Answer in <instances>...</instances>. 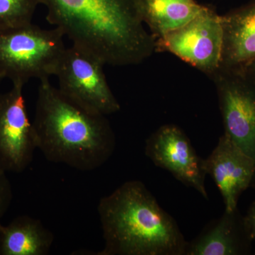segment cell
Here are the masks:
<instances>
[{"mask_svg":"<svg viewBox=\"0 0 255 255\" xmlns=\"http://www.w3.org/2000/svg\"><path fill=\"white\" fill-rule=\"evenodd\" d=\"M12 189L6 172L0 168V225L12 200Z\"/></svg>","mask_w":255,"mask_h":255,"instance_id":"cell-16","label":"cell"},{"mask_svg":"<svg viewBox=\"0 0 255 255\" xmlns=\"http://www.w3.org/2000/svg\"><path fill=\"white\" fill-rule=\"evenodd\" d=\"M33 123L37 148L48 161L78 170L100 168L113 155L116 137L107 116L40 80Z\"/></svg>","mask_w":255,"mask_h":255,"instance_id":"cell-2","label":"cell"},{"mask_svg":"<svg viewBox=\"0 0 255 255\" xmlns=\"http://www.w3.org/2000/svg\"><path fill=\"white\" fill-rule=\"evenodd\" d=\"M105 247L98 255H184L187 241L173 217L138 180L128 181L97 206Z\"/></svg>","mask_w":255,"mask_h":255,"instance_id":"cell-3","label":"cell"},{"mask_svg":"<svg viewBox=\"0 0 255 255\" xmlns=\"http://www.w3.org/2000/svg\"><path fill=\"white\" fill-rule=\"evenodd\" d=\"M204 168L216 183L228 212L238 209L240 196L255 181L254 159L225 134L204 159Z\"/></svg>","mask_w":255,"mask_h":255,"instance_id":"cell-10","label":"cell"},{"mask_svg":"<svg viewBox=\"0 0 255 255\" xmlns=\"http://www.w3.org/2000/svg\"><path fill=\"white\" fill-rule=\"evenodd\" d=\"M40 0H0V28L32 23Z\"/></svg>","mask_w":255,"mask_h":255,"instance_id":"cell-15","label":"cell"},{"mask_svg":"<svg viewBox=\"0 0 255 255\" xmlns=\"http://www.w3.org/2000/svg\"><path fill=\"white\" fill-rule=\"evenodd\" d=\"M105 64L88 52L72 46L65 48L55 77L64 95L105 116L121 107L106 78Z\"/></svg>","mask_w":255,"mask_h":255,"instance_id":"cell-7","label":"cell"},{"mask_svg":"<svg viewBox=\"0 0 255 255\" xmlns=\"http://www.w3.org/2000/svg\"><path fill=\"white\" fill-rule=\"evenodd\" d=\"M223 40L221 16L203 5L189 22L157 38L155 52L172 53L211 78L221 65Z\"/></svg>","mask_w":255,"mask_h":255,"instance_id":"cell-5","label":"cell"},{"mask_svg":"<svg viewBox=\"0 0 255 255\" xmlns=\"http://www.w3.org/2000/svg\"><path fill=\"white\" fill-rule=\"evenodd\" d=\"M3 80H4V78L0 75V85H1V82H2Z\"/></svg>","mask_w":255,"mask_h":255,"instance_id":"cell-19","label":"cell"},{"mask_svg":"<svg viewBox=\"0 0 255 255\" xmlns=\"http://www.w3.org/2000/svg\"><path fill=\"white\" fill-rule=\"evenodd\" d=\"M221 18L223 40L219 68L245 70L255 60V1Z\"/></svg>","mask_w":255,"mask_h":255,"instance_id":"cell-12","label":"cell"},{"mask_svg":"<svg viewBox=\"0 0 255 255\" xmlns=\"http://www.w3.org/2000/svg\"><path fill=\"white\" fill-rule=\"evenodd\" d=\"M243 223L250 239L255 241V201L251 204L246 216L243 217Z\"/></svg>","mask_w":255,"mask_h":255,"instance_id":"cell-17","label":"cell"},{"mask_svg":"<svg viewBox=\"0 0 255 255\" xmlns=\"http://www.w3.org/2000/svg\"><path fill=\"white\" fill-rule=\"evenodd\" d=\"M23 86L12 85L0 94V168L20 173L33 161L37 148L33 123L28 119Z\"/></svg>","mask_w":255,"mask_h":255,"instance_id":"cell-8","label":"cell"},{"mask_svg":"<svg viewBox=\"0 0 255 255\" xmlns=\"http://www.w3.org/2000/svg\"><path fill=\"white\" fill-rule=\"evenodd\" d=\"M46 20L105 65L142 63L155 53L146 30L142 0H40Z\"/></svg>","mask_w":255,"mask_h":255,"instance_id":"cell-1","label":"cell"},{"mask_svg":"<svg viewBox=\"0 0 255 255\" xmlns=\"http://www.w3.org/2000/svg\"><path fill=\"white\" fill-rule=\"evenodd\" d=\"M245 70H247V71L249 72L250 73L252 74V75H254L255 77V60L254 61L252 62L249 65Z\"/></svg>","mask_w":255,"mask_h":255,"instance_id":"cell-18","label":"cell"},{"mask_svg":"<svg viewBox=\"0 0 255 255\" xmlns=\"http://www.w3.org/2000/svg\"><path fill=\"white\" fill-rule=\"evenodd\" d=\"M250 239L238 209L215 220L192 241L184 255H241L251 253Z\"/></svg>","mask_w":255,"mask_h":255,"instance_id":"cell-11","label":"cell"},{"mask_svg":"<svg viewBox=\"0 0 255 255\" xmlns=\"http://www.w3.org/2000/svg\"><path fill=\"white\" fill-rule=\"evenodd\" d=\"M211 78L225 135L255 162V77L246 70L219 68Z\"/></svg>","mask_w":255,"mask_h":255,"instance_id":"cell-6","label":"cell"},{"mask_svg":"<svg viewBox=\"0 0 255 255\" xmlns=\"http://www.w3.org/2000/svg\"><path fill=\"white\" fill-rule=\"evenodd\" d=\"M53 242V233L40 220L29 216L0 225V255H46Z\"/></svg>","mask_w":255,"mask_h":255,"instance_id":"cell-13","label":"cell"},{"mask_svg":"<svg viewBox=\"0 0 255 255\" xmlns=\"http://www.w3.org/2000/svg\"><path fill=\"white\" fill-rule=\"evenodd\" d=\"M145 152L157 167L168 171L183 184L209 199L204 159L196 154L180 128L173 124L159 127L146 140Z\"/></svg>","mask_w":255,"mask_h":255,"instance_id":"cell-9","label":"cell"},{"mask_svg":"<svg viewBox=\"0 0 255 255\" xmlns=\"http://www.w3.org/2000/svg\"><path fill=\"white\" fill-rule=\"evenodd\" d=\"M144 23L155 39L195 17L203 5L195 0H142Z\"/></svg>","mask_w":255,"mask_h":255,"instance_id":"cell-14","label":"cell"},{"mask_svg":"<svg viewBox=\"0 0 255 255\" xmlns=\"http://www.w3.org/2000/svg\"><path fill=\"white\" fill-rule=\"evenodd\" d=\"M63 33L33 23L0 28V75L24 86L31 79L55 76L66 47Z\"/></svg>","mask_w":255,"mask_h":255,"instance_id":"cell-4","label":"cell"}]
</instances>
